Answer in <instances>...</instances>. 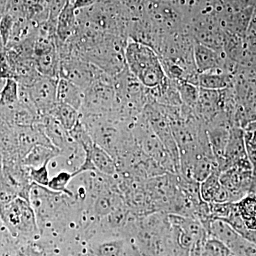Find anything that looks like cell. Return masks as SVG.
I'll return each instance as SVG.
<instances>
[{"label": "cell", "mask_w": 256, "mask_h": 256, "mask_svg": "<svg viewBox=\"0 0 256 256\" xmlns=\"http://www.w3.org/2000/svg\"><path fill=\"white\" fill-rule=\"evenodd\" d=\"M58 80V79L42 76L32 86L28 88L30 97L38 116L48 114L57 104Z\"/></svg>", "instance_id": "obj_6"}, {"label": "cell", "mask_w": 256, "mask_h": 256, "mask_svg": "<svg viewBox=\"0 0 256 256\" xmlns=\"http://www.w3.org/2000/svg\"><path fill=\"white\" fill-rule=\"evenodd\" d=\"M244 129L233 126L230 130L228 142L224 151L223 158L218 164L220 172L233 168L236 165L248 161Z\"/></svg>", "instance_id": "obj_7"}, {"label": "cell", "mask_w": 256, "mask_h": 256, "mask_svg": "<svg viewBox=\"0 0 256 256\" xmlns=\"http://www.w3.org/2000/svg\"><path fill=\"white\" fill-rule=\"evenodd\" d=\"M104 73L98 67L78 55L69 54L60 58V78L73 82L84 92Z\"/></svg>", "instance_id": "obj_5"}, {"label": "cell", "mask_w": 256, "mask_h": 256, "mask_svg": "<svg viewBox=\"0 0 256 256\" xmlns=\"http://www.w3.org/2000/svg\"><path fill=\"white\" fill-rule=\"evenodd\" d=\"M78 26L76 10L74 9L72 2H69L58 15L56 20V36L58 42L68 41Z\"/></svg>", "instance_id": "obj_11"}, {"label": "cell", "mask_w": 256, "mask_h": 256, "mask_svg": "<svg viewBox=\"0 0 256 256\" xmlns=\"http://www.w3.org/2000/svg\"><path fill=\"white\" fill-rule=\"evenodd\" d=\"M18 197L16 190L6 181L3 173L0 174V207L8 204Z\"/></svg>", "instance_id": "obj_20"}, {"label": "cell", "mask_w": 256, "mask_h": 256, "mask_svg": "<svg viewBox=\"0 0 256 256\" xmlns=\"http://www.w3.org/2000/svg\"><path fill=\"white\" fill-rule=\"evenodd\" d=\"M47 114L58 121L68 132L74 129L80 120V114L78 110L72 106L60 102H57Z\"/></svg>", "instance_id": "obj_16"}, {"label": "cell", "mask_w": 256, "mask_h": 256, "mask_svg": "<svg viewBox=\"0 0 256 256\" xmlns=\"http://www.w3.org/2000/svg\"><path fill=\"white\" fill-rule=\"evenodd\" d=\"M235 100L234 126L244 129L256 121V72L239 66L232 86Z\"/></svg>", "instance_id": "obj_2"}, {"label": "cell", "mask_w": 256, "mask_h": 256, "mask_svg": "<svg viewBox=\"0 0 256 256\" xmlns=\"http://www.w3.org/2000/svg\"><path fill=\"white\" fill-rule=\"evenodd\" d=\"M220 172L216 169L200 183V194L204 202L222 204L229 202L228 192L220 182Z\"/></svg>", "instance_id": "obj_9"}, {"label": "cell", "mask_w": 256, "mask_h": 256, "mask_svg": "<svg viewBox=\"0 0 256 256\" xmlns=\"http://www.w3.org/2000/svg\"><path fill=\"white\" fill-rule=\"evenodd\" d=\"M37 121L42 124L44 131L52 144L60 150L73 141L68 131L52 116L48 114L40 116Z\"/></svg>", "instance_id": "obj_10"}, {"label": "cell", "mask_w": 256, "mask_h": 256, "mask_svg": "<svg viewBox=\"0 0 256 256\" xmlns=\"http://www.w3.org/2000/svg\"><path fill=\"white\" fill-rule=\"evenodd\" d=\"M60 154V150L54 146L38 144L30 150L22 160L24 166L32 168H38L48 162Z\"/></svg>", "instance_id": "obj_15"}, {"label": "cell", "mask_w": 256, "mask_h": 256, "mask_svg": "<svg viewBox=\"0 0 256 256\" xmlns=\"http://www.w3.org/2000/svg\"><path fill=\"white\" fill-rule=\"evenodd\" d=\"M34 62L42 76L60 79V57L57 44L34 50Z\"/></svg>", "instance_id": "obj_8"}, {"label": "cell", "mask_w": 256, "mask_h": 256, "mask_svg": "<svg viewBox=\"0 0 256 256\" xmlns=\"http://www.w3.org/2000/svg\"><path fill=\"white\" fill-rule=\"evenodd\" d=\"M18 82L13 78L8 79L0 92V107L16 104L18 100Z\"/></svg>", "instance_id": "obj_18"}, {"label": "cell", "mask_w": 256, "mask_h": 256, "mask_svg": "<svg viewBox=\"0 0 256 256\" xmlns=\"http://www.w3.org/2000/svg\"><path fill=\"white\" fill-rule=\"evenodd\" d=\"M48 164L43 165L38 168H30V176L32 182L41 186H48L50 181Z\"/></svg>", "instance_id": "obj_21"}, {"label": "cell", "mask_w": 256, "mask_h": 256, "mask_svg": "<svg viewBox=\"0 0 256 256\" xmlns=\"http://www.w3.org/2000/svg\"><path fill=\"white\" fill-rule=\"evenodd\" d=\"M75 176V174L68 172H60L50 178L47 188L52 191L62 192L70 196V193L68 191V186L69 183Z\"/></svg>", "instance_id": "obj_19"}, {"label": "cell", "mask_w": 256, "mask_h": 256, "mask_svg": "<svg viewBox=\"0 0 256 256\" xmlns=\"http://www.w3.org/2000/svg\"><path fill=\"white\" fill-rule=\"evenodd\" d=\"M0 220L18 242L40 238V228L30 202L18 197L0 207Z\"/></svg>", "instance_id": "obj_3"}, {"label": "cell", "mask_w": 256, "mask_h": 256, "mask_svg": "<svg viewBox=\"0 0 256 256\" xmlns=\"http://www.w3.org/2000/svg\"><path fill=\"white\" fill-rule=\"evenodd\" d=\"M124 60L130 72L146 88L161 86L168 80L160 56L149 45L128 40Z\"/></svg>", "instance_id": "obj_1"}, {"label": "cell", "mask_w": 256, "mask_h": 256, "mask_svg": "<svg viewBox=\"0 0 256 256\" xmlns=\"http://www.w3.org/2000/svg\"><path fill=\"white\" fill-rule=\"evenodd\" d=\"M122 244L120 242H114L101 244L98 248V252L100 256H119L120 255Z\"/></svg>", "instance_id": "obj_23"}, {"label": "cell", "mask_w": 256, "mask_h": 256, "mask_svg": "<svg viewBox=\"0 0 256 256\" xmlns=\"http://www.w3.org/2000/svg\"><path fill=\"white\" fill-rule=\"evenodd\" d=\"M220 1H222V0H220Z\"/></svg>", "instance_id": "obj_28"}, {"label": "cell", "mask_w": 256, "mask_h": 256, "mask_svg": "<svg viewBox=\"0 0 256 256\" xmlns=\"http://www.w3.org/2000/svg\"><path fill=\"white\" fill-rule=\"evenodd\" d=\"M80 116L110 114L116 106L114 78L104 73L84 90Z\"/></svg>", "instance_id": "obj_4"}, {"label": "cell", "mask_w": 256, "mask_h": 256, "mask_svg": "<svg viewBox=\"0 0 256 256\" xmlns=\"http://www.w3.org/2000/svg\"><path fill=\"white\" fill-rule=\"evenodd\" d=\"M15 18L11 14H5L0 18V36L6 47L9 42L10 35L12 31Z\"/></svg>", "instance_id": "obj_22"}, {"label": "cell", "mask_w": 256, "mask_h": 256, "mask_svg": "<svg viewBox=\"0 0 256 256\" xmlns=\"http://www.w3.org/2000/svg\"><path fill=\"white\" fill-rule=\"evenodd\" d=\"M10 78L14 79V73L4 50L0 54V80Z\"/></svg>", "instance_id": "obj_24"}, {"label": "cell", "mask_w": 256, "mask_h": 256, "mask_svg": "<svg viewBox=\"0 0 256 256\" xmlns=\"http://www.w3.org/2000/svg\"><path fill=\"white\" fill-rule=\"evenodd\" d=\"M202 1H203L205 4H207V3H212L214 0H202Z\"/></svg>", "instance_id": "obj_27"}, {"label": "cell", "mask_w": 256, "mask_h": 256, "mask_svg": "<svg viewBox=\"0 0 256 256\" xmlns=\"http://www.w3.org/2000/svg\"><path fill=\"white\" fill-rule=\"evenodd\" d=\"M182 102L194 110L198 101L200 88L186 82H174Z\"/></svg>", "instance_id": "obj_17"}, {"label": "cell", "mask_w": 256, "mask_h": 256, "mask_svg": "<svg viewBox=\"0 0 256 256\" xmlns=\"http://www.w3.org/2000/svg\"><path fill=\"white\" fill-rule=\"evenodd\" d=\"M244 130H256V121L248 124L246 127L244 128Z\"/></svg>", "instance_id": "obj_26"}, {"label": "cell", "mask_w": 256, "mask_h": 256, "mask_svg": "<svg viewBox=\"0 0 256 256\" xmlns=\"http://www.w3.org/2000/svg\"><path fill=\"white\" fill-rule=\"evenodd\" d=\"M235 74L222 69L198 74V86L208 90H223L232 86Z\"/></svg>", "instance_id": "obj_12"}, {"label": "cell", "mask_w": 256, "mask_h": 256, "mask_svg": "<svg viewBox=\"0 0 256 256\" xmlns=\"http://www.w3.org/2000/svg\"><path fill=\"white\" fill-rule=\"evenodd\" d=\"M86 161L90 162L95 171L107 176L118 175L117 165L112 156L104 148L94 144L92 150L87 154Z\"/></svg>", "instance_id": "obj_13"}, {"label": "cell", "mask_w": 256, "mask_h": 256, "mask_svg": "<svg viewBox=\"0 0 256 256\" xmlns=\"http://www.w3.org/2000/svg\"><path fill=\"white\" fill-rule=\"evenodd\" d=\"M99 0H73L72 4L74 5V9L80 10L86 9L94 6Z\"/></svg>", "instance_id": "obj_25"}, {"label": "cell", "mask_w": 256, "mask_h": 256, "mask_svg": "<svg viewBox=\"0 0 256 256\" xmlns=\"http://www.w3.org/2000/svg\"><path fill=\"white\" fill-rule=\"evenodd\" d=\"M84 92L73 82L65 78H60L57 85V102L66 104L78 111L82 108Z\"/></svg>", "instance_id": "obj_14"}]
</instances>
